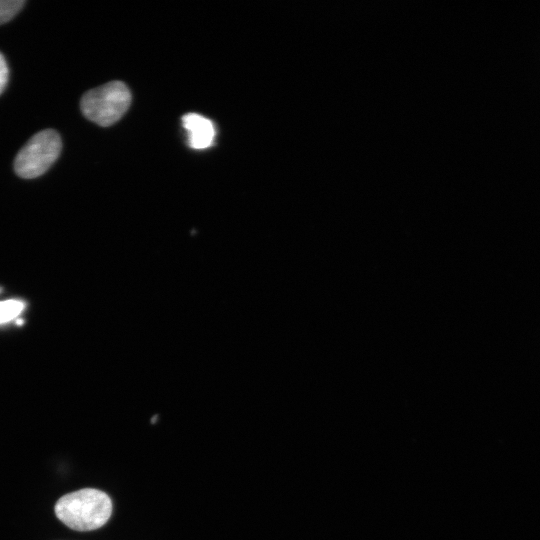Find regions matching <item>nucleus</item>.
Masks as SVG:
<instances>
[{
    "label": "nucleus",
    "mask_w": 540,
    "mask_h": 540,
    "mask_svg": "<svg viewBox=\"0 0 540 540\" xmlns=\"http://www.w3.org/2000/svg\"><path fill=\"white\" fill-rule=\"evenodd\" d=\"M57 518L76 531H91L107 523L112 501L101 490L84 488L63 495L55 504Z\"/></svg>",
    "instance_id": "f257e3e1"
},
{
    "label": "nucleus",
    "mask_w": 540,
    "mask_h": 540,
    "mask_svg": "<svg viewBox=\"0 0 540 540\" xmlns=\"http://www.w3.org/2000/svg\"><path fill=\"white\" fill-rule=\"evenodd\" d=\"M130 104V90L121 81H111L87 91L80 102L84 116L102 127L120 120Z\"/></svg>",
    "instance_id": "f03ea898"
},
{
    "label": "nucleus",
    "mask_w": 540,
    "mask_h": 540,
    "mask_svg": "<svg viewBox=\"0 0 540 540\" xmlns=\"http://www.w3.org/2000/svg\"><path fill=\"white\" fill-rule=\"evenodd\" d=\"M59 134L52 129L33 135L15 157L14 169L18 176L31 179L45 173L61 152Z\"/></svg>",
    "instance_id": "7ed1b4c3"
},
{
    "label": "nucleus",
    "mask_w": 540,
    "mask_h": 540,
    "mask_svg": "<svg viewBox=\"0 0 540 540\" xmlns=\"http://www.w3.org/2000/svg\"><path fill=\"white\" fill-rule=\"evenodd\" d=\"M182 124L187 131L190 147L193 149H206L213 145L216 130L210 119L197 113H188L182 117Z\"/></svg>",
    "instance_id": "20e7f679"
},
{
    "label": "nucleus",
    "mask_w": 540,
    "mask_h": 540,
    "mask_svg": "<svg viewBox=\"0 0 540 540\" xmlns=\"http://www.w3.org/2000/svg\"><path fill=\"white\" fill-rule=\"evenodd\" d=\"M25 309V303L19 299L0 301V325L16 320Z\"/></svg>",
    "instance_id": "39448f33"
},
{
    "label": "nucleus",
    "mask_w": 540,
    "mask_h": 540,
    "mask_svg": "<svg viewBox=\"0 0 540 540\" xmlns=\"http://www.w3.org/2000/svg\"><path fill=\"white\" fill-rule=\"evenodd\" d=\"M23 0H0V24L11 20L24 6Z\"/></svg>",
    "instance_id": "423d86ee"
},
{
    "label": "nucleus",
    "mask_w": 540,
    "mask_h": 540,
    "mask_svg": "<svg viewBox=\"0 0 540 540\" xmlns=\"http://www.w3.org/2000/svg\"><path fill=\"white\" fill-rule=\"evenodd\" d=\"M8 66L2 53L0 52V94L5 89L8 82Z\"/></svg>",
    "instance_id": "0eeeda50"
}]
</instances>
